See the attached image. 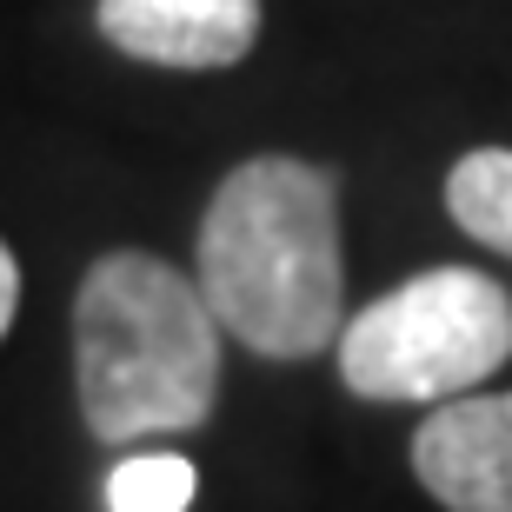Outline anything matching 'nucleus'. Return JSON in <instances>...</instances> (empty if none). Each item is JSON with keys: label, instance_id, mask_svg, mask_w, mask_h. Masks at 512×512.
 Masks as SVG:
<instances>
[{"label": "nucleus", "instance_id": "5", "mask_svg": "<svg viewBox=\"0 0 512 512\" xmlns=\"http://www.w3.org/2000/svg\"><path fill=\"white\" fill-rule=\"evenodd\" d=\"M100 34L147 67H233L260 40V0H100Z\"/></svg>", "mask_w": 512, "mask_h": 512}, {"label": "nucleus", "instance_id": "2", "mask_svg": "<svg viewBox=\"0 0 512 512\" xmlns=\"http://www.w3.org/2000/svg\"><path fill=\"white\" fill-rule=\"evenodd\" d=\"M80 419L100 446L193 433L220 399V320L160 253H107L74 300Z\"/></svg>", "mask_w": 512, "mask_h": 512}, {"label": "nucleus", "instance_id": "8", "mask_svg": "<svg viewBox=\"0 0 512 512\" xmlns=\"http://www.w3.org/2000/svg\"><path fill=\"white\" fill-rule=\"evenodd\" d=\"M14 306H20V266H14V253L0 247V340L14 326Z\"/></svg>", "mask_w": 512, "mask_h": 512}, {"label": "nucleus", "instance_id": "7", "mask_svg": "<svg viewBox=\"0 0 512 512\" xmlns=\"http://www.w3.org/2000/svg\"><path fill=\"white\" fill-rule=\"evenodd\" d=\"M107 506L114 512H187L193 506V466L180 453H147L127 459L107 486Z\"/></svg>", "mask_w": 512, "mask_h": 512}, {"label": "nucleus", "instance_id": "6", "mask_svg": "<svg viewBox=\"0 0 512 512\" xmlns=\"http://www.w3.org/2000/svg\"><path fill=\"white\" fill-rule=\"evenodd\" d=\"M446 213L479 247L512 253V147H473L446 173Z\"/></svg>", "mask_w": 512, "mask_h": 512}, {"label": "nucleus", "instance_id": "1", "mask_svg": "<svg viewBox=\"0 0 512 512\" xmlns=\"http://www.w3.org/2000/svg\"><path fill=\"white\" fill-rule=\"evenodd\" d=\"M200 293L213 320L260 360H313L340 346L346 266L340 187L293 153L233 167L200 220Z\"/></svg>", "mask_w": 512, "mask_h": 512}, {"label": "nucleus", "instance_id": "3", "mask_svg": "<svg viewBox=\"0 0 512 512\" xmlns=\"http://www.w3.org/2000/svg\"><path fill=\"white\" fill-rule=\"evenodd\" d=\"M512 360V300L493 273L433 266L340 326L346 393L380 406H446Z\"/></svg>", "mask_w": 512, "mask_h": 512}, {"label": "nucleus", "instance_id": "4", "mask_svg": "<svg viewBox=\"0 0 512 512\" xmlns=\"http://www.w3.org/2000/svg\"><path fill=\"white\" fill-rule=\"evenodd\" d=\"M413 473L446 512H512V393H466L426 413Z\"/></svg>", "mask_w": 512, "mask_h": 512}]
</instances>
